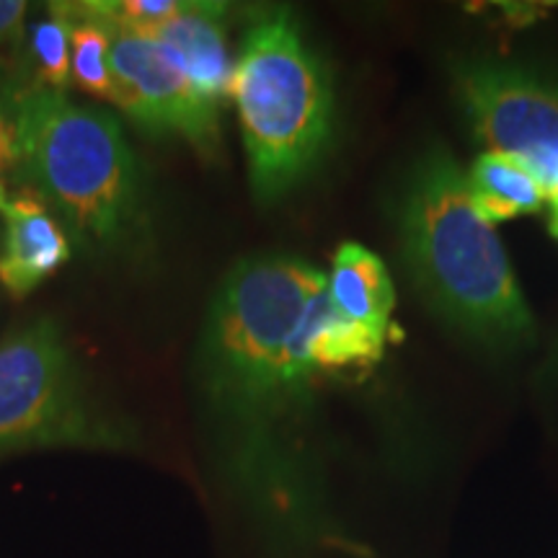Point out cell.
<instances>
[{"instance_id":"17","label":"cell","mask_w":558,"mask_h":558,"mask_svg":"<svg viewBox=\"0 0 558 558\" xmlns=\"http://www.w3.org/2000/svg\"><path fill=\"white\" fill-rule=\"evenodd\" d=\"M550 230H554V235L558 239V218H554V226H550Z\"/></svg>"},{"instance_id":"3","label":"cell","mask_w":558,"mask_h":558,"mask_svg":"<svg viewBox=\"0 0 558 558\" xmlns=\"http://www.w3.org/2000/svg\"><path fill=\"white\" fill-rule=\"evenodd\" d=\"M13 179L37 194L83 248L124 251L143 235L140 169L120 122L62 90L32 81Z\"/></svg>"},{"instance_id":"2","label":"cell","mask_w":558,"mask_h":558,"mask_svg":"<svg viewBox=\"0 0 558 558\" xmlns=\"http://www.w3.org/2000/svg\"><path fill=\"white\" fill-rule=\"evenodd\" d=\"M396 222L403 262L439 316L486 344L530 337L533 316L507 251L448 153L418 158L403 181Z\"/></svg>"},{"instance_id":"16","label":"cell","mask_w":558,"mask_h":558,"mask_svg":"<svg viewBox=\"0 0 558 558\" xmlns=\"http://www.w3.org/2000/svg\"><path fill=\"white\" fill-rule=\"evenodd\" d=\"M26 11L29 5L19 3V0H0V45L21 39Z\"/></svg>"},{"instance_id":"8","label":"cell","mask_w":558,"mask_h":558,"mask_svg":"<svg viewBox=\"0 0 558 558\" xmlns=\"http://www.w3.org/2000/svg\"><path fill=\"white\" fill-rule=\"evenodd\" d=\"M5 239L0 284L11 298H26L70 259V235L52 209L29 190L0 192Z\"/></svg>"},{"instance_id":"12","label":"cell","mask_w":558,"mask_h":558,"mask_svg":"<svg viewBox=\"0 0 558 558\" xmlns=\"http://www.w3.org/2000/svg\"><path fill=\"white\" fill-rule=\"evenodd\" d=\"M383 333H375L365 326L352 324L333 308L331 300L320 313L316 331L311 339V357L318 369H337L357 365V362H378L386 347Z\"/></svg>"},{"instance_id":"7","label":"cell","mask_w":558,"mask_h":558,"mask_svg":"<svg viewBox=\"0 0 558 558\" xmlns=\"http://www.w3.org/2000/svg\"><path fill=\"white\" fill-rule=\"evenodd\" d=\"M86 9L107 32L114 75L130 83L148 107L156 137H184L202 158H213L220 145L218 107L202 99L194 83L158 39L120 26L104 16L96 3H86Z\"/></svg>"},{"instance_id":"18","label":"cell","mask_w":558,"mask_h":558,"mask_svg":"<svg viewBox=\"0 0 558 558\" xmlns=\"http://www.w3.org/2000/svg\"><path fill=\"white\" fill-rule=\"evenodd\" d=\"M554 218H558V207H556V209H554Z\"/></svg>"},{"instance_id":"14","label":"cell","mask_w":558,"mask_h":558,"mask_svg":"<svg viewBox=\"0 0 558 558\" xmlns=\"http://www.w3.org/2000/svg\"><path fill=\"white\" fill-rule=\"evenodd\" d=\"M29 86L32 81L19 68L0 60V192L9 190L5 181L13 179V169H16L21 114H24V96Z\"/></svg>"},{"instance_id":"5","label":"cell","mask_w":558,"mask_h":558,"mask_svg":"<svg viewBox=\"0 0 558 558\" xmlns=\"http://www.w3.org/2000/svg\"><path fill=\"white\" fill-rule=\"evenodd\" d=\"M130 445L128 424L94 399L54 320H34L0 344V458L39 448Z\"/></svg>"},{"instance_id":"1","label":"cell","mask_w":558,"mask_h":558,"mask_svg":"<svg viewBox=\"0 0 558 558\" xmlns=\"http://www.w3.org/2000/svg\"><path fill=\"white\" fill-rule=\"evenodd\" d=\"M329 277L288 254L241 259L209 303L197 352L202 407L243 476L288 460L313 407L311 339Z\"/></svg>"},{"instance_id":"11","label":"cell","mask_w":558,"mask_h":558,"mask_svg":"<svg viewBox=\"0 0 558 558\" xmlns=\"http://www.w3.org/2000/svg\"><path fill=\"white\" fill-rule=\"evenodd\" d=\"M469 184L473 205L492 226L518 215L538 213L546 202L541 181L530 173L527 166L499 153H484L473 163Z\"/></svg>"},{"instance_id":"13","label":"cell","mask_w":558,"mask_h":558,"mask_svg":"<svg viewBox=\"0 0 558 558\" xmlns=\"http://www.w3.org/2000/svg\"><path fill=\"white\" fill-rule=\"evenodd\" d=\"M47 16L32 26V58L34 83L37 86L62 90L70 86V21L62 3L47 5Z\"/></svg>"},{"instance_id":"4","label":"cell","mask_w":558,"mask_h":558,"mask_svg":"<svg viewBox=\"0 0 558 558\" xmlns=\"http://www.w3.org/2000/svg\"><path fill=\"white\" fill-rule=\"evenodd\" d=\"M228 96L239 109L251 186L271 205L313 171L333 120L329 73L288 9L251 16Z\"/></svg>"},{"instance_id":"15","label":"cell","mask_w":558,"mask_h":558,"mask_svg":"<svg viewBox=\"0 0 558 558\" xmlns=\"http://www.w3.org/2000/svg\"><path fill=\"white\" fill-rule=\"evenodd\" d=\"M96 9L104 16L128 26L132 32L153 34L177 13V0H96Z\"/></svg>"},{"instance_id":"10","label":"cell","mask_w":558,"mask_h":558,"mask_svg":"<svg viewBox=\"0 0 558 558\" xmlns=\"http://www.w3.org/2000/svg\"><path fill=\"white\" fill-rule=\"evenodd\" d=\"M329 300L352 324L388 337L390 313L396 308L393 279L378 254L360 243H344L333 256Z\"/></svg>"},{"instance_id":"9","label":"cell","mask_w":558,"mask_h":558,"mask_svg":"<svg viewBox=\"0 0 558 558\" xmlns=\"http://www.w3.org/2000/svg\"><path fill=\"white\" fill-rule=\"evenodd\" d=\"M226 3H179L173 16L148 37L158 39L179 62L186 78L194 83L205 101L218 107L230 86L228 45H226Z\"/></svg>"},{"instance_id":"6","label":"cell","mask_w":558,"mask_h":558,"mask_svg":"<svg viewBox=\"0 0 558 558\" xmlns=\"http://www.w3.org/2000/svg\"><path fill=\"white\" fill-rule=\"evenodd\" d=\"M458 96L486 153L527 166L558 207V88L525 70L473 62L458 70Z\"/></svg>"}]
</instances>
